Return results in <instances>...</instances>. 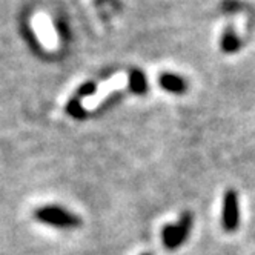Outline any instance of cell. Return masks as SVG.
<instances>
[{
    "label": "cell",
    "mask_w": 255,
    "mask_h": 255,
    "mask_svg": "<svg viewBox=\"0 0 255 255\" xmlns=\"http://www.w3.org/2000/svg\"><path fill=\"white\" fill-rule=\"evenodd\" d=\"M192 222H194V217L191 212H183L180 217L178 223L175 225H166L161 231V240H163V245L168 251H174L177 249L178 246H181L191 232V228H192Z\"/></svg>",
    "instance_id": "obj_1"
},
{
    "label": "cell",
    "mask_w": 255,
    "mask_h": 255,
    "mask_svg": "<svg viewBox=\"0 0 255 255\" xmlns=\"http://www.w3.org/2000/svg\"><path fill=\"white\" fill-rule=\"evenodd\" d=\"M35 218L40 220L42 223L56 226V228H62V229H71V228L80 226V218L60 206L40 208V209H37V212H35Z\"/></svg>",
    "instance_id": "obj_2"
},
{
    "label": "cell",
    "mask_w": 255,
    "mask_h": 255,
    "mask_svg": "<svg viewBox=\"0 0 255 255\" xmlns=\"http://www.w3.org/2000/svg\"><path fill=\"white\" fill-rule=\"evenodd\" d=\"M222 223L226 232H234L240 223V212H239V197L234 189H228L223 198V214Z\"/></svg>",
    "instance_id": "obj_3"
},
{
    "label": "cell",
    "mask_w": 255,
    "mask_h": 255,
    "mask_svg": "<svg viewBox=\"0 0 255 255\" xmlns=\"http://www.w3.org/2000/svg\"><path fill=\"white\" fill-rule=\"evenodd\" d=\"M158 83L163 89L172 94H185L188 89V83L183 79L175 74H166V72L160 76Z\"/></svg>",
    "instance_id": "obj_4"
},
{
    "label": "cell",
    "mask_w": 255,
    "mask_h": 255,
    "mask_svg": "<svg viewBox=\"0 0 255 255\" xmlns=\"http://www.w3.org/2000/svg\"><path fill=\"white\" fill-rule=\"evenodd\" d=\"M242 46V42L239 39V35L235 34L234 31V26L229 25L225 32H223V37H222V49L226 52V54H234L240 49Z\"/></svg>",
    "instance_id": "obj_5"
},
{
    "label": "cell",
    "mask_w": 255,
    "mask_h": 255,
    "mask_svg": "<svg viewBox=\"0 0 255 255\" xmlns=\"http://www.w3.org/2000/svg\"><path fill=\"white\" fill-rule=\"evenodd\" d=\"M129 89L134 94L141 96L148 91V83H146V77H144L140 71L134 69L129 74Z\"/></svg>",
    "instance_id": "obj_6"
},
{
    "label": "cell",
    "mask_w": 255,
    "mask_h": 255,
    "mask_svg": "<svg viewBox=\"0 0 255 255\" xmlns=\"http://www.w3.org/2000/svg\"><path fill=\"white\" fill-rule=\"evenodd\" d=\"M66 111L69 113L71 117H74V119H77V120H82V119L86 117V111L83 109V106H82V103L79 102L77 97L68 102V105H66Z\"/></svg>",
    "instance_id": "obj_7"
},
{
    "label": "cell",
    "mask_w": 255,
    "mask_h": 255,
    "mask_svg": "<svg viewBox=\"0 0 255 255\" xmlns=\"http://www.w3.org/2000/svg\"><path fill=\"white\" fill-rule=\"evenodd\" d=\"M96 91H97V85L94 82H88V83H85V85H82L79 88V91H77V99L93 96Z\"/></svg>",
    "instance_id": "obj_8"
},
{
    "label": "cell",
    "mask_w": 255,
    "mask_h": 255,
    "mask_svg": "<svg viewBox=\"0 0 255 255\" xmlns=\"http://www.w3.org/2000/svg\"><path fill=\"white\" fill-rule=\"evenodd\" d=\"M239 2H235V0H225V3H223V8L226 11H234L235 8H239Z\"/></svg>",
    "instance_id": "obj_9"
},
{
    "label": "cell",
    "mask_w": 255,
    "mask_h": 255,
    "mask_svg": "<svg viewBox=\"0 0 255 255\" xmlns=\"http://www.w3.org/2000/svg\"><path fill=\"white\" fill-rule=\"evenodd\" d=\"M143 255H151V254H143Z\"/></svg>",
    "instance_id": "obj_10"
}]
</instances>
